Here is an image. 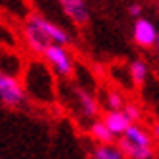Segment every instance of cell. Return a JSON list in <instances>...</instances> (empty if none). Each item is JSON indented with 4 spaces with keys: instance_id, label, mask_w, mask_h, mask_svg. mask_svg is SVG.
Returning <instances> with one entry per match:
<instances>
[{
    "instance_id": "1",
    "label": "cell",
    "mask_w": 159,
    "mask_h": 159,
    "mask_svg": "<svg viewBox=\"0 0 159 159\" xmlns=\"http://www.w3.org/2000/svg\"><path fill=\"white\" fill-rule=\"evenodd\" d=\"M27 97L25 85L20 84V80L16 76H10L2 72L0 74V99L2 105L8 109H20L23 105V101Z\"/></svg>"
},
{
    "instance_id": "2",
    "label": "cell",
    "mask_w": 159,
    "mask_h": 159,
    "mask_svg": "<svg viewBox=\"0 0 159 159\" xmlns=\"http://www.w3.org/2000/svg\"><path fill=\"white\" fill-rule=\"evenodd\" d=\"M43 57L47 60L54 72L62 78H70L74 74V64H72V58H70L68 51L64 49L62 45H57V43H51L47 47V51L43 52Z\"/></svg>"
},
{
    "instance_id": "3",
    "label": "cell",
    "mask_w": 159,
    "mask_h": 159,
    "mask_svg": "<svg viewBox=\"0 0 159 159\" xmlns=\"http://www.w3.org/2000/svg\"><path fill=\"white\" fill-rule=\"evenodd\" d=\"M23 37H25V43L29 45L31 51H33V52H41V54L47 51V47L52 43L51 37L43 31V27L39 25V23H35L29 16L25 20V25H23Z\"/></svg>"
},
{
    "instance_id": "4",
    "label": "cell",
    "mask_w": 159,
    "mask_h": 159,
    "mask_svg": "<svg viewBox=\"0 0 159 159\" xmlns=\"http://www.w3.org/2000/svg\"><path fill=\"white\" fill-rule=\"evenodd\" d=\"M157 37L159 31L155 29V25L146 18H138L134 23V41L142 49H152L153 45H157Z\"/></svg>"
},
{
    "instance_id": "5",
    "label": "cell",
    "mask_w": 159,
    "mask_h": 159,
    "mask_svg": "<svg viewBox=\"0 0 159 159\" xmlns=\"http://www.w3.org/2000/svg\"><path fill=\"white\" fill-rule=\"evenodd\" d=\"M103 120H105V124L111 128V132L116 134V136H120V134L124 136L126 130H128L130 124H132V120L126 116L124 111H113V109H109L107 113L103 115Z\"/></svg>"
},
{
    "instance_id": "6",
    "label": "cell",
    "mask_w": 159,
    "mask_h": 159,
    "mask_svg": "<svg viewBox=\"0 0 159 159\" xmlns=\"http://www.w3.org/2000/svg\"><path fill=\"white\" fill-rule=\"evenodd\" d=\"M29 18L33 20L35 23H39V25L43 27V31L51 37V41H52V43H57V45H66V43H70L68 33H66L64 29H60L58 25H54L52 21L45 20V18H41V16H37V14H31Z\"/></svg>"
},
{
    "instance_id": "7",
    "label": "cell",
    "mask_w": 159,
    "mask_h": 159,
    "mask_svg": "<svg viewBox=\"0 0 159 159\" xmlns=\"http://www.w3.org/2000/svg\"><path fill=\"white\" fill-rule=\"evenodd\" d=\"M74 95H76V103H78V109H80V115L84 118H95L99 113V105L89 93L85 89H80L76 87L74 89Z\"/></svg>"
},
{
    "instance_id": "8",
    "label": "cell",
    "mask_w": 159,
    "mask_h": 159,
    "mask_svg": "<svg viewBox=\"0 0 159 159\" xmlns=\"http://www.w3.org/2000/svg\"><path fill=\"white\" fill-rule=\"evenodd\" d=\"M116 146L120 148V152L124 153L126 159H153V149H152V148L136 146V144H132L130 140H126L124 136L118 140Z\"/></svg>"
},
{
    "instance_id": "9",
    "label": "cell",
    "mask_w": 159,
    "mask_h": 159,
    "mask_svg": "<svg viewBox=\"0 0 159 159\" xmlns=\"http://www.w3.org/2000/svg\"><path fill=\"white\" fill-rule=\"evenodd\" d=\"M62 6H64L66 14L72 18L74 23H78V25H84V23H87L89 14H87V6H85L84 0H64V2H62Z\"/></svg>"
},
{
    "instance_id": "10",
    "label": "cell",
    "mask_w": 159,
    "mask_h": 159,
    "mask_svg": "<svg viewBox=\"0 0 159 159\" xmlns=\"http://www.w3.org/2000/svg\"><path fill=\"white\" fill-rule=\"evenodd\" d=\"M89 134L97 144H115V136H116V134L111 132L105 120H93L89 126Z\"/></svg>"
},
{
    "instance_id": "11",
    "label": "cell",
    "mask_w": 159,
    "mask_h": 159,
    "mask_svg": "<svg viewBox=\"0 0 159 159\" xmlns=\"http://www.w3.org/2000/svg\"><path fill=\"white\" fill-rule=\"evenodd\" d=\"M124 138H126V140H130L132 144H136V146H142V148H152V138H149L148 130H144L138 122L130 124V128L126 130Z\"/></svg>"
},
{
    "instance_id": "12",
    "label": "cell",
    "mask_w": 159,
    "mask_h": 159,
    "mask_svg": "<svg viewBox=\"0 0 159 159\" xmlns=\"http://www.w3.org/2000/svg\"><path fill=\"white\" fill-rule=\"evenodd\" d=\"M91 159H126L120 148L115 144H99L91 152Z\"/></svg>"
},
{
    "instance_id": "13",
    "label": "cell",
    "mask_w": 159,
    "mask_h": 159,
    "mask_svg": "<svg viewBox=\"0 0 159 159\" xmlns=\"http://www.w3.org/2000/svg\"><path fill=\"white\" fill-rule=\"evenodd\" d=\"M128 72H130V80L134 82V85H138V87L144 85L146 78H148V66H146V62H142V60H132Z\"/></svg>"
},
{
    "instance_id": "14",
    "label": "cell",
    "mask_w": 159,
    "mask_h": 159,
    "mask_svg": "<svg viewBox=\"0 0 159 159\" xmlns=\"http://www.w3.org/2000/svg\"><path fill=\"white\" fill-rule=\"evenodd\" d=\"M105 99H107V107L113 109V111H122L124 105H126L122 93L120 91H115V89H109L107 95H105Z\"/></svg>"
},
{
    "instance_id": "15",
    "label": "cell",
    "mask_w": 159,
    "mask_h": 159,
    "mask_svg": "<svg viewBox=\"0 0 159 159\" xmlns=\"http://www.w3.org/2000/svg\"><path fill=\"white\" fill-rule=\"evenodd\" d=\"M122 111L126 113V116H128L130 120H132V124H134V122H138L140 118H142V111H140V107L136 105V103H126Z\"/></svg>"
},
{
    "instance_id": "16",
    "label": "cell",
    "mask_w": 159,
    "mask_h": 159,
    "mask_svg": "<svg viewBox=\"0 0 159 159\" xmlns=\"http://www.w3.org/2000/svg\"><path fill=\"white\" fill-rule=\"evenodd\" d=\"M128 12H130V16H136V18H138V16L142 14V6H140V4H132V6L128 8Z\"/></svg>"
},
{
    "instance_id": "17",
    "label": "cell",
    "mask_w": 159,
    "mask_h": 159,
    "mask_svg": "<svg viewBox=\"0 0 159 159\" xmlns=\"http://www.w3.org/2000/svg\"><path fill=\"white\" fill-rule=\"evenodd\" d=\"M153 134H155V138L159 140V122H157V124H153Z\"/></svg>"
},
{
    "instance_id": "18",
    "label": "cell",
    "mask_w": 159,
    "mask_h": 159,
    "mask_svg": "<svg viewBox=\"0 0 159 159\" xmlns=\"http://www.w3.org/2000/svg\"><path fill=\"white\" fill-rule=\"evenodd\" d=\"M157 49H159V37H157Z\"/></svg>"
},
{
    "instance_id": "19",
    "label": "cell",
    "mask_w": 159,
    "mask_h": 159,
    "mask_svg": "<svg viewBox=\"0 0 159 159\" xmlns=\"http://www.w3.org/2000/svg\"><path fill=\"white\" fill-rule=\"evenodd\" d=\"M60 2H64V0H60Z\"/></svg>"
}]
</instances>
